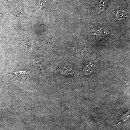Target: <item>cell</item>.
Instances as JSON below:
<instances>
[{
	"instance_id": "6da1fadb",
	"label": "cell",
	"mask_w": 130,
	"mask_h": 130,
	"mask_svg": "<svg viewBox=\"0 0 130 130\" xmlns=\"http://www.w3.org/2000/svg\"><path fill=\"white\" fill-rule=\"evenodd\" d=\"M108 3L107 1H101L96 4L94 9L95 14H99L105 10Z\"/></svg>"
},
{
	"instance_id": "7a4b0ae2",
	"label": "cell",
	"mask_w": 130,
	"mask_h": 130,
	"mask_svg": "<svg viewBox=\"0 0 130 130\" xmlns=\"http://www.w3.org/2000/svg\"><path fill=\"white\" fill-rule=\"evenodd\" d=\"M93 35L96 36H105L110 33L109 31L107 28L105 27H101L100 28H94L91 31Z\"/></svg>"
},
{
	"instance_id": "3957f363",
	"label": "cell",
	"mask_w": 130,
	"mask_h": 130,
	"mask_svg": "<svg viewBox=\"0 0 130 130\" xmlns=\"http://www.w3.org/2000/svg\"><path fill=\"white\" fill-rule=\"evenodd\" d=\"M127 13L125 11L121 10L118 11L116 14V18L119 20L124 19L127 17Z\"/></svg>"
},
{
	"instance_id": "277c9868",
	"label": "cell",
	"mask_w": 130,
	"mask_h": 130,
	"mask_svg": "<svg viewBox=\"0 0 130 130\" xmlns=\"http://www.w3.org/2000/svg\"><path fill=\"white\" fill-rule=\"evenodd\" d=\"M47 26V19H43L41 23V27L42 29L44 30Z\"/></svg>"
},
{
	"instance_id": "5b68a950",
	"label": "cell",
	"mask_w": 130,
	"mask_h": 130,
	"mask_svg": "<svg viewBox=\"0 0 130 130\" xmlns=\"http://www.w3.org/2000/svg\"><path fill=\"white\" fill-rule=\"evenodd\" d=\"M47 0H40L38 3L37 8L38 9H41L42 7L44 6Z\"/></svg>"
},
{
	"instance_id": "8992f818",
	"label": "cell",
	"mask_w": 130,
	"mask_h": 130,
	"mask_svg": "<svg viewBox=\"0 0 130 130\" xmlns=\"http://www.w3.org/2000/svg\"><path fill=\"white\" fill-rule=\"evenodd\" d=\"M94 67L95 63H92V64H90L88 65L87 67H86V71H88V72H91L93 71L94 68Z\"/></svg>"
},
{
	"instance_id": "52a82bcc",
	"label": "cell",
	"mask_w": 130,
	"mask_h": 130,
	"mask_svg": "<svg viewBox=\"0 0 130 130\" xmlns=\"http://www.w3.org/2000/svg\"><path fill=\"white\" fill-rule=\"evenodd\" d=\"M42 59L43 58H38V59H35V60L30 61V63L32 64H36V63H39L40 61H41L42 60Z\"/></svg>"
}]
</instances>
